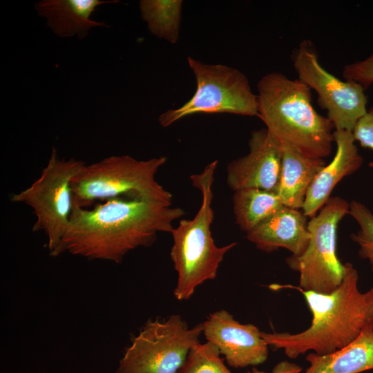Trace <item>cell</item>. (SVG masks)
<instances>
[{"label":"cell","mask_w":373,"mask_h":373,"mask_svg":"<svg viewBox=\"0 0 373 373\" xmlns=\"http://www.w3.org/2000/svg\"><path fill=\"white\" fill-rule=\"evenodd\" d=\"M352 134L361 146L373 150V106L358 121Z\"/></svg>","instance_id":"obj_23"},{"label":"cell","mask_w":373,"mask_h":373,"mask_svg":"<svg viewBox=\"0 0 373 373\" xmlns=\"http://www.w3.org/2000/svg\"><path fill=\"white\" fill-rule=\"evenodd\" d=\"M349 212L350 203L340 196H333L308 221L310 238L305 251L286 259L287 265L299 273L298 287L301 289L330 293L342 283L345 263L337 256V230Z\"/></svg>","instance_id":"obj_9"},{"label":"cell","mask_w":373,"mask_h":373,"mask_svg":"<svg viewBox=\"0 0 373 373\" xmlns=\"http://www.w3.org/2000/svg\"><path fill=\"white\" fill-rule=\"evenodd\" d=\"M233 204L236 222L245 233L284 206L276 193L256 188L235 191Z\"/></svg>","instance_id":"obj_18"},{"label":"cell","mask_w":373,"mask_h":373,"mask_svg":"<svg viewBox=\"0 0 373 373\" xmlns=\"http://www.w3.org/2000/svg\"><path fill=\"white\" fill-rule=\"evenodd\" d=\"M203 325L189 327L180 315L149 319L120 359L116 373H178L200 343Z\"/></svg>","instance_id":"obj_8"},{"label":"cell","mask_w":373,"mask_h":373,"mask_svg":"<svg viewBox=\"0 0 373 373\" xmlns=\"http://www.w3.org/2000/svg\"><path fill=\"white\" fill-rule=\"evenodd\" d=\"M302 371L301 367L296 363L289 361H282L274 367L271 372L260 371L254 368L251 371L245 373H300Z\"/></svg>","instance_id":"obj_24"},{"label":"cell","mask_w":373,"mask_h":373,"mask_svg":"<svg viewBox=\"0 0 373 373\" xmlns=\"http://www.w3.org/2000/svg\"><path fill=\"white\" fill-rule=\"evenodd\" d=\"M187 63L195 76V93L181 106L169 109L159 116L162 126L167 127L198 113L257 117V96L244 73L224 64H206L191 57H187Z\"/></svg>","instance_id":"obj_6"},{"label":"cell","mask_w":373,"mask_h":373,"mask_svg":"<svg viewBox=\"0 0 373 373\" xmlns=\"http://www.w3.org/2000/svg\"><path fill=\"white\" fill-rule=\"evenodd\" d=\"M185 214L172 204L140 198H113L88 209L73 203L57 256L119 263L129 251L152 245L157 233H171L173 222Z\"/></svg>","instance_id":"obj_1"},{"label":"cell","mask_w":373,"mask_h":373,"mask_svg":"<svg viewBox=\"0 0 373 373\" xmlns=\"http://www.w3.org/2000/svg\"><path fill=\"white\" fill-rule=\"evenodd\" d=\"M182 4V0H141L139 9L152 35L175 44L180 37Z\"/></svg>","instance_id":"obj_19"},{"label":"cell","mask_w":373,"mask_h":373,"mask_svg":"<svg viewBox=\"0 0 373 373\" xmlns=\"http://www.w3.org/2000/svg\"><path fill=\"white\" fill-rule=\"evenodd\" d=\"M358 274L350 262L345 263L341 285L330 293L303 290L291 285L271 284L273 290L293 289L305 298L312 313L310 326L297 333L262 332L269 346L283 350L285 355L295 358L308 351L327 354L354 341L366 324L364 293L358 288Z\"/></svg>","instance_id":"obj_2"},{"label":"cell","mask_w":373,"mask_h":373,"mask_svg":"<svg viewBox=\"0 0 373 373\" xmlns=\"http://www.w3.org/2000/svg\"><path fill=\"white\" fill-rule=\"evenodd\" d=\"M115 2L118 1L41 0L35 4V9L57 37L77 36L82 39L93 28L107 27L104 22L92 19L91 15L98 6Z\"/></svg>","instance_id":"obj_15"},{"label":"cell","mask_w":373,"mask_h":373,"mask_svg":"<svg viewBox=\"0 0 373 373\" xmlns=\"http://www.w3.org/2000/svg\"><path fill=\"white\" fill-rule=\"evenodd\" d=\"M349 214L359 227L350 238L359 246L358 256L369 262L373 271V213L362 202L352 200Z\"/></svg>","instance_id":"obj_21"},{"label":"cell","mask_w":373,"mask_h":373,"mask_svg":"<svg viewBox=\"0 0 373 373\" xmlns=\"http://www.w3.org/2000/svg\"><path fill=\"white\" fill-rule=\"evenodd\" d=\"M336 151L328 164L320 171L312 183L302 208L307 218H312L330 198L336 184L345 177L357 171L363 162L358 153L352 132L334 131Z\"/></svg>","instance_id":"obj_13"},{"label":"cell","mask_w":373,"mask_h":373,"mask_svg":"<svg viewBox=\"0 0 373 373\" xmlns=\"http://www.w3.org/2000/svg\"><path fill=\"white\" fill-rule=\"evenodd\" d=\"M203 334L224 356L231 367L239 368L263 363L269 345L253 324H242L224 309L211 314L202 323Z\"/></svg>","instance_id":"obj_11"},{"label":"cell","mask_w":373,"mask_h":373,"mask_svg":"<svg viewBox=\"0 0 373 373\" xmlns=\"http://www.w3.org/2000/svg\"><path fill=\"white\" fill-rule=\"evenodd\" d=\"M324 159L303 155L287 144H282V167L276 194L287 207L302 209L314 178L325 166Z\"/></svg>","instance_id":"obj_16"},{"label":"cell","mask_w":373,"mask_h":373,"mask_svg":"<svg viewBox=\"0 0 373 373\" xmlns=\"http://www.w3.org/2000/svg\"><path fill=\"white\" fill-rule=\"evenodd\" d=\"M217 165L218 161L214 160L201 173L190 176L193 186L201 193V205L193 219L180 220L171 233L170 257L178 273L173 294L178 300L189 299L198 286L213 280L225 254L237 245L231 242L218 247L212 238V186Z\"/></svg>","instance_id":"obj_4"},{"label":"cell","mask_w":373,"mask_h":373,"mask_svg":"<svg viewBox=\"0 0 373 373\" xmlns=\"http://www.w3.org/2000/svg\"><path fill=\"white\" fill-rule=\"evenodd\" d=\"M309 367L300 373H360L373 370V330L365 324L351 343L327 354L309 353Z\"/></svg>","instance_id":"obj_17"},{"label":"cell","mask_w":373,"mask_h":373,"mask_svg":"<svg viewBox=\"0 0 373 373\" xmlns=\"http://www.w3.org/2000/svg\"><path fill=\"white\" fill-rule=\"evenodd\" d=\"M85 163L75 158L61 159L55 147L39 177L26 189L13 194L11 201L32 209L36 217L32 231H42L52 256L57 252L73 211L71 181Z\"/></svg>","instance_id":"obj_7"},{"label":"cell","mask_w":373,"mask_h":373,"mask_svg":"<svg viewBox=\"0 0 373 373\" xmlns=\"http://www.w3.org/2000/svg\"><path fill=\"white\" fill-rule=\"evenodd\" d=\"M343 76L345 80L354 82L365 90L373 84V53L363 60L345 66Z\"/></svg>","instance_id":"obj_22"},{"label":"cell","mask_w":373,"mask_h":373,"mask_svg":"<svg viewBox=\"0 0 373 373\" xmlns=\"http://www.w3.org/2000/svg\"><path fill=\"white\" fill-rule=\"evenodd\" d=\"M166 162L164 156L138 160L129 155H113L84 164L71 181L73 203L90 208L117 198H140L172 204V195L155 179Z\"/></svg>","instance_id":"obj_5"},{"label":"cell","mask_w":373,"mask_h":373,"mask_svg":"<svg viewBox=\"0 0 373 373\" xmlns=\"http://www.w3.org/2000/svg\"><path fill=\"white\" fill-rule=\"evenodd\" d=\"M364 296L366 305V323L373 330V286L364 293Z\"/></svg>","instance_id":"obj_25"},{"label":"cell","mask_w":373,"mask_h":373,"mask_svg":"<svg viewBox=\"0 0 373 373\" xmlns=\"http://www.w3.org/2000/svg\"><path fill=\"white\" fill-rule=\"evenodd\" d=\"M257 89V117L275 140L309 157L330 155L334 126L314 109L312 90L305 83L271 72L262 77Z\"/></svg>","instance_id":"obj_3"},{"label":"cell","mask_w":373,"mask_h":373,"mask_svg":"<svg viewBox=\"0 0 373 373\" xmlns=\"http://www.w3.org/2000/svg\"><path fill=\"white\" fill-rule=\"evenodd\" d=\"M247 155L227 167V182L237 191L256 188L277 192L282 167V144L266 128L253 131Z\"/></svg>","instance_id":"obj_12"},{"label":"cell","mask_w":373,"mask_h":373,"mask_svg":"<svg viewBox=\"0 0 373 373\" xmlns=\"http://www.w3.org/2000/svg\"><path fill=\"white\" fill-rule=\"evenodd\" d=\"M220 355L212 343H199L191 350L178 373H233Z\"/></svg>","instance_id":"obj_20"},{"label":"cell","mask_w":373,"mask_h":373,"mask_svg":"<svg viewBox=\"0 0 373 373\" xmlns=\"http://www.w3.org/2000/svg\"><path fill=\"white\" fill-rule=\"evenodd\" d=\"M291 59L298 79L316 91L318 104L327 111V117L335 131L352 132L367 111L363 87L354 82L341 80L325 69L309 40L299 44Z\"/></svg>","instance_id":"obj_10"},{"label":"cell","mask_w":373,"mask_h":373,"mask_svg":"<svg viewBox=\"0 0 373 373\" xmlns=\"http://www.w3.org/2000/svg\"><path fill=\"white\" fill-rule=\"evenodd\" d=\"M307 218L299 209L283 206L246 233V238L267 253L284 248L298 256L305 251L310 238Z\"/></svg>","instance_id":"obj_14"}]
</instances>
